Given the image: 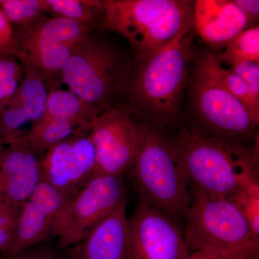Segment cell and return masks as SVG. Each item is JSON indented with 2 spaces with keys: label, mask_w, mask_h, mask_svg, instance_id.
I'll return each instance as SVG.
<instances>
[{
  "label": "cell",
  "mask_w": 259,
  "mask_h": 259,
  "mask_svg": "<svg viewBox=\"0 0 259 259\" xmlns=\"http://www.w3.org/2000/svg\"><path fill=\"white\" fill-rule=\"evenodd\" d=\"M235 5L245 15L248 27L258 21L259 17L258 0H233Z\"/></svg>",
  "instance_id": "30"
},
{
  "label": "cell",
  "mask_w": 259,
  "mask_h": 259,
  "mask_svg": "<svg viewBox=\"0 0 259 259\" xmlns=\"http://www.w3.org/2000/svg\"><path fill=\"white\" fill-rule=\"evenodd\" d=\"M204 53L212 74L231 95L243 104L251 118L257 125H258L259 117L255 115L253 111L248 88L244 80L236 73L229 69H227L223 64L218 62L214 53L211 51H205Z\"/></svg>",
  "instance_id": "21"
},
{
  "label": "cell",
  "mask_w": 259,
  "mask_h": 259,
  "mask_svg": "<svg viewBox=\"0 0 259 259\" xmlns=\"http://www.w3.org/2000/svg\"><path fill=\"white\" fill-rule=\"evenodd\" d=\"M259 241H250L233 249L226 250L211 259H258Z\"/></svg>",
  "instance_id": "29"
},
{
  "label": "cell",
  "mask_w": 259,
  "mask_h": 259,
  "mask_svg": "<svg viewBox=\"0 0 259 259\" xmlns=\"http://www.w3.org/2000/svg\"><path fill=\"white\" fill-rule=\"evenodd\" d=\"M96 165L94 175L120 176L134 161L139 142V122L126 104L101 114L91 132Z\"/></svg>",
  "instance_id": "10"
},
{
  "label": "cell",
  "mask_w": 259,
  "mask_h": 259,
  "mask_svg": "<svg viewBox=\"0 0 259 259\" xmlns=\"http://www.w3.org/2000/svg\"><path fill=\"white\" fill-rule=\"evenodd\" d=\"M127 229L130 259H186L192 253L178 224L141 199Z\"/></svg>",
  "instance_id": "12"
},
{
  "label": "cell",
  "mask_w": 259,
  "mask_h": 259,
  "mask_svg": "<svg viewBox=\"0 0 259 259\" xmlns=\"http://www.w3.org/2000/svg\"><path fill=\"white\" fill-rule=\"evenodd\" d=\"M0 54L14 56L18 59V49L11 24L0 9Z\"/></svg>",
  "instance_id": "28"
},
{
  "label": "cell",
  "mask_w": 259,
  "mask_h": 259,
  "mask_svg": "<svg viewBox=\"0 0 259 259\" xmlns=\"http://www.w3.org/2000/svg\"><path fill=\"white\" fill-rule=\"evenodd\" d=\"M127 171L144 201L177 223L190 206L188 180L169 135L139 122V142Z\"/></svg>",
  "instance_id": "4"
},
{
  "label": "cell",
  "mask_w": 259,
  "mask_h": 259,
  "mask_svg": "<svg viewBox=\"0 0 259 259\" xmlns=\"http://www.w3.org/2000/svg\"><path fill=\"white\" fill-rule=\"evenodd\" d=\"M13 28L22 67L31 69L47 84L59 83L76 48L95 30L73 20L47 15L28 25Z\"/></svg>",
  "instance_id": "7"
},
{
  "label": "cell",
  "mask_w": 259,
  "mask_h": 259,
  "mask_svg": "<svg viewBox=\"0 0 259 259\" xmlns=\"http://www.w3.org/2000/svg\"><path fill=\"white\" fill-rule=\"evenodd\" d=\"M44 154L21 138L6 146L0 161V197L25 203L42 180Z\"/></svg>",
  "instance_id": "15"
},
{
  "label": "cell",
  "mask_w": 259,
  "mask_h": 259,
  "mask_svg": "<svg viewBox=\"0 0 259 259\" xmlns=\"http://www.w3.org/2000/svg\"><path fill=\"white\" fill-rule=\"evenodd\" d=\"M23 75L24 70L17 57L0 54V109L14 96Z\"/></svg>",
  "instance_id": "23"
},
{
  "label": "cell",
  "mask_w": 259,
  "mask_h": 259,
  "mask_svg": "<svg viewBox=\"0 0 259 259\" xmlns=\"http://www.w3.org/2000/svg\"><path fill=\"white\" fill-rule=\"evenodd\" d=\"M132 62L127 51L95 29L76 48L60 80L100 116L125 97Z\"/></svg>",
  "instance_id": "3"
},
{
  "label": "cell",
  "mask_w": 259,
  "mask_h": 259,
  "mask_svg": "<svg viewBox=\"0 0 259 259\" xmlns=\"http://www.w3.org/2000/svg\"><path fill=\"white\" fill-rule=\"evenodd\" d=\"M228 69L244 80L253 111L259 117V62L241 61L230 65Z\"/></svg>",
  "instance_id": "26"
},
{
  "label": "cell",
  "mask_w": 259,
  "mask_h": 259,
  "mask_svg": "<svg viewBox=\"0 0 259 259\" xmlns=\"http://www.w3.org/2000/svg\"><path fill=\"white\" fill-rule=\"evenodd\" d=\"M5 146L0 138V161H1L2 155H3V151H4Z\"/></svg>",
  "instance_id": "32"
},
{
  "label": "cell",
  "mask_w": 259,
  "mask_h": 259,
  "mask_svg": "<svg viewBox=\"0 0 259 259\" xmlns=\"http://www.w3.org/2000/svg\"><path fill=\"white\" fill-rule=\"evenodd\" d=\"M127 201L122 175H94L69 201L54 227L56 246L64 250L79 243L94 228Z\"/></svg>",
  "instance_id": "9"
},
{
  "label": "cell",
  "mask_w": 259,
  "mask_h": 259,
  "mask_svg": "<svg viewBox=\"0 0 259 259\" xmlns=\"http://www.w3.org/2000/svg\"><path fill=\"white\" fill-rule=\"evenodd\" d=\"M95 165L90 133L73 135L44 153L42 179L56 190L74 196L94 176Z\"/></svg>",
  "instance_id": "13"
},
{
  "label": "cell",
  "mask_w": 259,
  "mask_h": 259,
  "mask_svg": "<svg viewBox=\"0 0 259 259\" xmlns=\"http://www.w3.org/2000/svg\"><path fill=\"white\" fill-rule=\"evenodd\" d=\"M35 245L28 249L10 255H1L0 259H70L64 250L57 246L49 245Z\"/></svg>",
  "instance_id": "27"
},
{
  "label": "cell",
  "mask_w": 259,
  "mask_h": 259,
  "mask_svg": "<svg viewBox=\"0 0 259 259\" xmlns=\"http://www.w3.org/2000/svg\"><path fill=\"white\" fill-rule=\"evenodd\" d=\"M23 204L0 197V253L10 245L18 227Z\"/></svg>",
  "instance_id": "25"
},
{
  "label": "cell",
  "mask_w": 259,
  "mask_h": 259,
  "mask_svg": "<svg viewBox=\"0 0 259 259\" xmlns=\"http://www.w3.org/2000/svg\"><path fill=\"white\" fill-rule=\"evenodd\" d=\"M193 27L209 47L219 50L249 28L245 15L233 0L195 1Z\"/></svg>",
  "instance_id": "18"
},
{
  "label": "cell",
  "mask_w": 259,
  "mask_h": 259,
  "mask_svg": "<svg viewBox=\"0 0 259 259\" xmlns=\"http://www.w3.org/2000/svg\"><path fill=\"white\" fill-rule=\"evenodd\" d=\"M192 29L147 56H135L125 97L140 123L170 132L180 125L190 59Z\"/></svg>",
  "instance_id": "1"
},
{
  "label": "cell",
  "mask_w": 259,
  "mask_h": 259,
  "mask_svg": "<svg viewBox=\"0 0 259 259\" xmlns=\"http://www.w3.org/2000/svg\"><path fill=\"white\" fill-rule=\"evenodd\" d=\"M127 202L79 243L63 250L70 259H130Z\"/></svg>",
  "instance_id": "17"
},
{
  "label": "cell",
  "mask_w": 259,
  "mask_h": 259,
  "mask_svg": "<svg viewBox=\"0 0 259 259\" xmlns=\"http://www.w3.org/2000/svg\"><path fill=\"white\" fill-rule=\"evenodd\" d=\"M47 15L73 20L98 28L103 13V0H45Z\"/></svg>",
  "instance_id": "19"
},
{
  "label": "cell",
  "mask_w": 259,
  "mask_h": 259,
  "mask_svg": "<svg viewBox=\"0 0 259 259\" xmlns=\"http://www.w3.org/2000/svg\"><path fill=\"white\" fill-rule=\"evenodd\" d=\"M189 182L218 198H228L258 182V148L202 136L180 124L168 132Z\"/></svg>",
  "instance_id": "2"
},
{
  "label": "cell",
  "mask_w": 259,
  "mask_h": 259,
  "mask_svg": "<svg viewBox=\"0 0 259 259\" xmlns=\"http://www.w3.org/2000/svg\"><path fill=\"white\" fill-rule=\"evenodd\" d=\"M47 86L49 97L44 115L20 137L40 153L73 135L90 134L99 117L91 107L69 90L59 88L58 83Z\"/></svg>",
  "instance_id": "11"
},
{
  "label": "cell",
  "mask_w": 259,
  "mask_h": 259,
  "mask_svg": "<svg viewBox=\"0 0 259 259\" xmlns=\"http://www.w3.org/2000/svg\"><path fill=\"white\" fill-rule=\"evenodd\" d=\"M192 188L183 233L190 251L204 248L231 250L258 240L231 199L212 197Z\"/></svg>",
  "instance_id": "8"
},
{
  "label": "cell",
  "mask_w": 259,
  "mask_h": 259,
  "mask_svg": "<svg viewBox=\"0 0 259 259\" xmlns=\"http://www.w3.org/2000/svg\"><path fill=\"white\" fill-rule=\"evenodd\" d=\"M195 1L103 0L100 30L126 39L137 56L168 45L181 32L193 28Z\"/></svg>",
  "instance_id": "5"
},
{
  "label": "cell",
  "mask_w": 259,
  "mask_h": 259,
  "mask_svg": "<svg viewBox=\"0 0 259 259\" xmlns=\"http://www.w3.org/2000/svg\"><path fill=\"white\" fill-rule=\"evenodd\" d=\"M224 251L226 250H218L215 248H204L194 251L186 259H211Z\"/></svg>",
  "instance_id": "31"
},
{
  "label": "cell",
  "mask_w": 259,
  "mask_h": 259,
  "mask_svg": "<svg viewBox=\"0 0 259 259\" xmlns=\"http://www.w3.org/2000/svg\"><path fill=\"white\" fill-rule=\"evenodd\" d=\"M238 206L255 238L259 236V183L253 182L228 197Z\"/></svg>",
  "instance_id": "24"
},
{
  "label": "cell",
  "mask_w": 259,
  "mask_h": 259,
  "mask_svg": "<svg viewBox=\"0 0 259 259\" xmlns=\"http://www.w3.org/2000/svg\"><path fill=\"white\" fill-rule=\"evenodd\" d=\"M214 54L218 62L228 66L241 61L259 62V27L243 30Z\"/></svg>",
  "instance_id": "20"
},
{
  "label": "cell",
  "mask_w": 259,
  "mask_h": 259,
  "mask_svg": "<svg viewBox=\"0 0 259 259\" xmlns=\"http://www.w3.org/2000/svg\"><path fill=\"white\" fill-rule=\"evenodd\" d=\"M0 9L13 27L28 25L47 15L45 0H0Z\"/></svg>",
  "instance_id": "22"
},
{
  "label": "cell",
  "mask_w": 259,
  "mask_h": 259,
  "mask_svg": "<svg viewBox=\"0 0 259 259\" xmlns=\"http://www.w3.org/2000/svg\"><path fill=\"white\" fill-rule=\"evenodd\" d=\"M73 197L42 179L23 204L14 237L1 255L15 254L53 238L56 221Z\"/></svg>",
  "instance_id": "14"
},
{
  "label": "cell",
  "mask_w": 259,
  "mask_h": 259,
  "mask_svg": "<svg viewBox=\"0 0 259 259\" xmlns=\"http://www.w3.org/2000/svg\"><path fill=\"white\" fill-rule=\"evenodd\" d=\"M189 79V96L195 134L241 144L258 138L256 123L243 104L212 74L204 53L197 58Z\"/></svg>",
  "instance_id": "6"
},
{
  "label": "cell",
  "mask_w": 259,
  "mask_h": 259,
  "mask_svg": "<svg viewBox=\"0 0 259 259\" xmlns=\"http://www.w3.org/2000/svg\"><path fill=\"white\" fill-rule=\"evenodd\" d=\"M48 97L49 88L44 80L31 69H24L14 96L0 109V138L5 146L25 134V125L41 118Z\"/></svg>",
  "instance_id": "16"
}]
</instances>
